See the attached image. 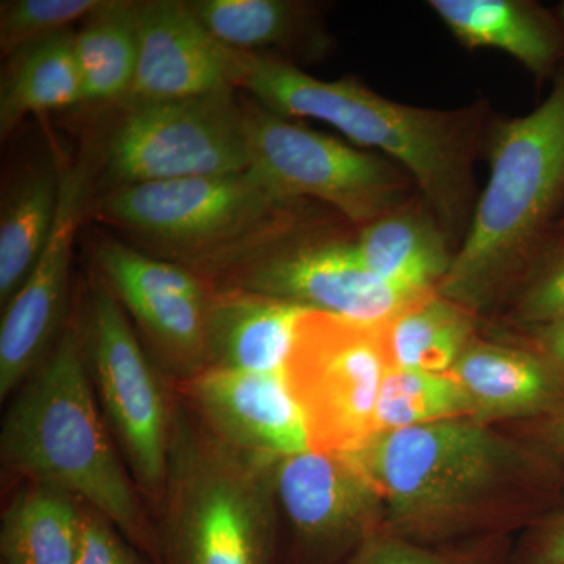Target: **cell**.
Instances as JSON below:
<instances>
[{"label": "cell", "instance_id": "cell-4", "mask_svg": "<svg viewBox=\"0 0 564 564\" xmlns=\"http://www.w3.org/2000/svg\"><path fill=\"white\" fill-rule=\"evenodd\" d=\"M489 180L451 270L437 289L477 302L533 262L564 215V69L524 117L496 121L486 137Z\"/></svg>", "mask_w": 564, "mask_h": 564}, {"label": "cell", "instance_id": "cell-14", "mask_svg": "<svg viewBox=\"0 0 564 564\" xmlns=\"http://www.w3.org/2000/svg\"><path fill=\"white\" fill-rule=\"evenodd\" d=\"M139 62L124 102L169 101L236 91L248 54L215 39L188 2H139Z\"/></svg>", "mask_w": 564, "mask_h": 564}, {"label": "cell", "instance_id": "cell-22", "mask_svg": "<svg viewBox=\"0 0 564 564\" xmlns=\"http://www.w3.org/2000/svg\"><path fill=\"white\" fill-rule=\"evenodd\" d=\"M84 104L76 31L69 29L9 55L0 84V135L9 139L29 115Z\"/></svg>", "mask_w": 564, "mask_h": 564}, {"label": "cell", "instance_id": "cell-8", "mask_svg": "<svg viewBox=\"0 0 564 564\" xmlns=\"http://www.w3.org/2000/svg\"><path fill=\"white\" fill-rule=\"evenodd\" d=\"M248 170L292 202H321L364 228L408 204L410 184L380 155L296 124L254 102H243Z\"/></svg>", "mask_w": 564, "mask_h": 564}, {"label": "cell", "instance_id": "cell-27", "mask_svg": "<svg viewBox=\"0 0 564 564\" xmlns=\"http://www.w3.org/2000/svg\"><path fill=\"white\" fill-rule=\"evenodd\" d=\"M475 413L467 393L447 373L388 370L378 399L377 433Z\"/></svg>", "mask_w": 564, "mask_h": 564}, {"label": "cell", "instance_id": "cell-11", "mask_svg": "<svg viewBox=\"0 0 564 564\" xmlns=\"http://www.w3.org/2000/svg\"><path fill=\"white\" fill-rule=\"evenodd\" d=\"M212 285L245 289L369 326L388 322L432 293L408 291L377 276L364 265L356 243L307 236L263 252Z\"/></svg>", "mask_w": 564, "mask_h": 564}, {"label": "cell", "instance_id": "cell-36", "mask_svg": "<svg viewBox=\"0 0 564 564\" xmlns=\"http://www.w3.org/2000/svg\"><path fill=\"white\" fill-rule=\"evenodd\" d=\"M558 20L562 21V24L564 25V2L560 3L558 7Z\"/></svg>", "mask_w": 564, "mask_h": 564}, {"label": "cell", "instance_id": "cell-28", "mask_svg": "<svg viewBox=\"0 0 564 564\" xmlns=\"http://www.w3.org/2000/svg\"><path fill=\"white\" fill-rule=\"evenodd\" d=\"M106 0H13L0 9V47L6 57L14 52L69 31L77 21L96 13Z\"/></svg>", "mask_w": 564, "mask_h": 564}, {"label": "cell", "instance_id": "cell-1", "mask_svg": "<svg viewBox=\"0 0 564 564\" xmlns=\"http://www.w3.org/2000/svg\"><path fill=\"white\" fill-rule=\"evenodd\" d=\"M2 463L98 511L155 564L158 536L93 391L79 323L63 329L3 419Z\"/></svg>", "mask_w": 564, "mask_h": 564}, {"label": "cell", "instance_id": "cell-21", "mask_svg": "<svg viewBox=\"0 0 564 564\" xmlns=\"http://www.w3.org/2000/svg\"><path fill=\"white\" fill-rule=\"evenodd\" d=\"M193 13L226 46L243 54L318 55L325 36L313 6L295 0H192Z\"/></svg>", "mask_w": 564, "mask_h": 564}, {"label": "cell", "instance_id": "cell-12", "mask_svg": "<svg viewBox=\"0 0 564 564\" xmlns=\"http://www.w3.org/2000/svg\"><path fill=\"white\" fill-rule=\"evenodd\" d=\"M102 281L131 314L177 383L207 369L212 284L203 276L117 240L95 250Z\"/></svg>", "mask_w": 564, "mask_h": 564}, {"label": "cell", "instance_id": "cell-35", "mask_svg": "<svg viewBox=\"0 0 564 564\" xmlns=\"http://www.w3.org/2000/svg\"><path fill=\"white\" fill-rule=\"evenodd\" d=\"M554 236H564V215L562 220L558 221V225H556Z\"/></svg>", "mask_w": 564, "mask_h": 564}, {"label": "cell", "instance_id": "cell-2", "mask_svg": "<svg viewBox=\"0 0 564 564\" xmlns=\"http://www.w3.org/2000/svg\"><path fill=\"white\" fill-rule=\"evenodd\" d=\"M240 90L263 109L333 126L352 143L383 152L410 174L448 237L473 220V161L478 121L473 110L404 106L351 79L323 80L293 63L248 54Z\"/></svg>", "mask_w": 564, "mask_h": 564}, {"label": "cell", "instance_id": "cell-25", "mask_svg": "<svg viewBox=\"0 0 564 564\" xmlns=\"http://www.w3.org/2000/svg\"><path fill=\"white\" fill-rule=\"evenodd\" d=\"M470 318L436 292L378 325L388 370L447 373L470 344Z\"/></svg>", "mask_w": 564, "mask_h": 564}, {"label": "cell", "instance_id": "cell-18", "mask_svg": "<svg viewBox=\"0 0 564 564\" xmlns=\"http://www.w3.org/2000/svg\"><path fill=\"white\" fill-rule=\"evenodd\" d=\"M430 10L469 50L511 55L538 79H547L564 58V25L525 0H430Z\"/></svg>", "mask_w": 564, "mask_h": 564}, {"label": "cell", "instance_id": "cell-13", "mask_svg": "<svg viewBox=\"0 0 564 564\" xmlns=\"http://www.w3.org/2000/svg\"><path fill=\"white\" fill-rule=\"evenodd\" d=\"M61 204L46 250L21 291L3 307L0 325V400L11 393L46 361L65 329L74 240L90 206V159L62 162Z\"/></svg>", "mask_w": 564, "mask_h": 564}, {"label": "cell", "instance_id": "cell-6", "mask_svg": "<svg viewBox=\"0 0 564 564\" xmlns=\"http://www.w3.org/2000/svg\"><path fill=\"white\" fill-rule=\"evenodd\" d=\"M121 106L104 144V192L221 176L250 166L243 102L234 90Z\"/></svg>", "mask_w": 564, "mask_h": 564}, {"label": "cell", "instance_id": "cell-34", "mask_svg": "<svg viewBox=\"0 0 564 564\" xmlns=\"http://www.w3.org/2000/svg\"><path fill=\"white\" fill-rule=\"evenodd\" d=\"M540 564H564V511L545 529L540 545Z\"/></svg>", "mask_w": 564, "mask_h": 564}, {"label": "cell", "instance_id": "cell-26", "mask_svg": "<svg viewBox=\"0 0 564 564\" xmlns=\"http://www.w3.org/2000/svg\"><path fill=\"white\" fill-rule=\"evenodd\" d=\"M137 9L135 0H106L76 32L85 104H121L128 98L139 62Z\"/></svg>", "mask_w": 564, "mask_h": 564}, {"label": "cell", "instance_id": "cell-17", "mask_svg": "<svg viewBox=\"0 0 564 564\" xmlns=\"http://www.w3.org/2000/svg\"><path fill=\"white\" fill-rule=\"evenodd\" d=\"M207 311V367L240 372H285L300 304L237 288L212 285Z\"/></svg>", "mask_w": 564, "mask_h": 564}, {"label": "cell", "instance_id": "cell-16", "mask_svg": "<svg viewBox=\"0 0 564 564\" xmlns=\"http://www.w3.org/2000/svg\"><path fill=\"white\" fill-rule=\"evenodd\" d=\"M274 507L304 551L334 552L372 524L381 499L339 454L304 452L272 462Z\"/></svg>", "mask_w": 564, "mask_h": 564}, {"label": "cell", "instance_id": "cell-10", "mask_svg": "<svg viewBox=\"0 0 564 564\" xmlns=\"http://www.w3.org/2000/svg\"><path fill=\"white\" fill-rule=\"evenodd\" d=\"M343 455L404 519L432 518L469 502L507 464L500 441L469 417L377 433Z\"/></svg>", "mask_w": 564, "mask_h": 564}, {"label": "cell", "instance_id": "cell-20", "mask_svg": "<svg viewBox=\"0 0 564 564\" xmlns=\"http://www.w3.org/2000/svg\"><path fill=\"white\" fill-rule=\"evenodd\" d=\"M355 243L370 272L419 293L434 292L455 259L433 212L408 204L364 226Z\"/></svg>", "mask_w": 564, "mask_h": 564}, {"label": "cell", "instance_id": "cell-3", "mask_svg": "<svg viewBox=\"0 0 564 564\" xmlns=\"http://www.w3.org/2000/svg\"><path fill=\"white\" fill-rule=\"evenodd\" d=\"M148 254L215 282L263 252L306 236L307 203L282 198L245 170L111 188L93 204Z\"/></svg>", "mask_w": 564, "mask_h": 564}, {"label": "cell", "instance_id": "cell-9", "mask_svg": "<svg viewBox=\"0 0 564 564\" xmlns=\"http://www.w3.org/2000/svg\"><path fill=\"white\" fill-rule=\"evenodd\" d=\"M388 364L378 326L307 311L296 325L285 378L318 454H348L377 433Z\"/></svg>", "mask_w": 564, "mask_h": 564}, {"label": "cell", "instance_id": "cell-33", "mask_svg": "<svg viewBox=\"0 0 564 564\" xmlns=\"http://www.w3.org/2000/svg\"><path fill=\"white\" fill-rule=\"evenodd\" d=\"M538 348L558 367L564 375V321L534 326Z\"/></svg>", "mask_w": 564, "mask_h": 564}, {"label": "cell", "instance_id": "cell-31", "mask_svg": "<svg viewBox=\"0 0 564 564\" xmlns=\"http://www.w3.org/2000/svg\"><path fill=\"white\" fill-rule=\"evenodd\" d=\"M536 434L545 452L564 458V403L541 415Z\"/></svg>", "mask_w": 564, "mask_h": 564}, {"label": "cell", "instance_id": "cell-30", "mask_svg": "<svg viewBox=\"0 0 564 564\" xmlns=\"http://www.w3.org/2000/svg\"><path fill=\"white\" fill-rule=\"evenodd\" d=\"M137 554L106 516L82 503L79 547L73 564H141Z\"/></svg>", "mask_w": 564, "mask_h": 564}, {"label": "cell", "instance_id": "cell-7", "mask_svg": "<svg viewBox=\"0 0 564 564\" xmlns=\"http://www.w3.org/2000/svg\"><path fill=\"white\" fill-rule=\"evenodd\" d=\"M80 333L85 362L111 436L141 494L161 505L172 443L165 386L102 278L93 281Z\"/></svg>", "mask_w": 564, "mask_h": 564}, {"label": "cell", "instance_id": "cell-24", "mask_svg": "<svg viewBox=\"0 0 564 564\" xmlns=\"http://www.w3.org/2000/svg\"><path fill=\"white\" fill-rule=\"evenodd\" d=\"M80 529L79 500L50 486L28 484L2 513V564H73Z\"/></svg>", "mask_w": 564, "mask_h": 564}, {"label": "cell", "instance_id": "cell-5", "mask_svg": "<svg viewBox=\"0 0 564 564\" xmlns=\"http://www.w3.org/2000/svg\"><path fill=\"white\" fill-rule=\"evenodd\" d=\"M273 459L229 447L174 404L155 564H273Z\"/></svg>", "mask_w": 564, "mask_h": 564}, {"label": "cell", "instance_id": "cell-32", "mask_svg": "<svg viewBox=\"0 0 564 564\" xmlns=\"http://www.w3.org/2000/svg\"><path fill=\"white\" fill-rule=\"evenodd\" d=\"M358 564H441L432 556L419 554L410 549L395 547V545H378L359 560Z\"/></svg>", "mask_w": 564, "mask_h": 564}, {"label": "cell", "instance_id": "cell-19", "mask_svg": "<svg viewBox=\"0 0 564 564\" xmlns=\"http://www.w3.org/2000/svg\"><path fill=\"white\" fill-rule=\"evenodd\" d=\"M447 375L477 413L543 415L564 403V375L541 350L470 343Z\"/></svg>", "mask_w": 564, "mask_h": 564}, {"label": "cell", "instance_id": "cell-23", "mask_svg": "<svg viewBox=\"0 0 564 564\" xmlns=\"http://www.w3.org/2000/svg\"><path fill=\"white\" fill-rule=\"evenodd\" d=\"M61 158L25 174L0 215V306H7L31 276L54 231L61 204Z\"/></svg>", "mask_w": 564, "mask_h": 564}, {"label": "cell", "instance_id": "cell-15", "mask_svg": "<svg viewBox=\"0 0 564 564\" xmlns=\"http://www.w3.org/2000/svg\"><path fill=\"white\" fill-rule=\"evenodd\" d=\"M177 384L182 402L204 429L236 451L272 459L311 451L285 372L207 367Z\"/></svg>", "mask_w": 564, "mask_h": 564}, {"label": "cell", "instance_id": "cell-29", "mask_svg": "<svg viewBox=\"0 0 564 564\" xmlns=\"http://www.w3.org/2000/svg\"><path fill=\"white\" fill-rule=\"evenodd\" d=\"M522 322L533 326L564 321V236H554L538 256L536 270L518 306Z\"/></svg>", "mask_w": 564, "mask_h": 564}]
</instances>
